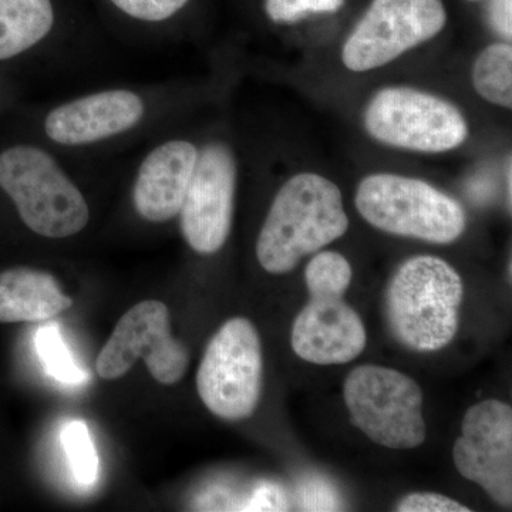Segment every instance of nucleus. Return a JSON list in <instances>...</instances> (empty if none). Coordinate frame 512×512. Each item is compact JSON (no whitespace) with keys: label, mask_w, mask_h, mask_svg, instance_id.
<instances>
[{"label":"nucleus","mask_w":512,"mask_h":512,"mask_svg":"<svg viewBox=\"0 0 512 512\" xmlns=\"http://www.w3.org/2000/svg\"><path fill=\"white\" fill-rule=\"evenodd\" d=\"M198 153L190 141L170 140L147 154L133 190L134 207L144 220L161 224L180 214Z\"/></svg>","instance_id":"nucleus-14"},{"label":"nucleus","mask_w":512,"mask_h":512,"mask_svg":"<svg viewBox=\"0 0 512 512\" xmlns=\"http://www.w3.org/2000/svg\"><path fill=\"white\" fill-rule=\"evenodd\" d=\"M474 89L497 106H512V46L494 43L485 47L473 66Z\"/></svg>","instance_id":"nucleus-17"},{"label":"nucleus","mask_w":512,"mask_h":512,"mask_svg":"<svg viewBox=\"0 0 512 512\" xmlns=\"http://www.w3.org/2000/svg\"><path fill=\"white\" fill-rule=\"evenodd\" d=\"M264 380L262 343L254 323L232 318L212 336L198 367L202 403L222 420L249 419L258 407Z\"/></svg>","instance_id":"nucleus-7"},{"label":"nucleus","mask_w":512,"mask_h":512,"mask_svg":"<svg viewBox=\"0 0 512 512\" xmlns=\"http://www.w3.org/2000/svg\"><path fill=\"white\" fill-rule=\"evenodd\" d=\"M144 113L146 104L137 93L104 90L67 101L49 111L45 133L60 146H90L127 133L140 123Z\"/></svg>","instance_id":"nucleus-13"},{"label":"nucleus","mask_w":512,"mask_h":512,"mask_svg":"<svg viewBox=\"0 0 512 512\" xmlns=\"http://www.w3.org/2000/svg\"><path fill=\"white\" fill-rule=\"evenodd\" d=\"M365 127L380 143L417 153H446L468 136L466 119L453 103L412 87L376 93L366 107Z\"/></svg>","instance_id":"nucleus-8"},{"label":"nucleus","mask_w":512,"mask_h":512,"mask_svg":"<svg viewBox=\"0 0 512 512\" xmlns=\"http://www.w3.org/2000/svg\"><path fill=\"white\" fill-rule=\"evenodd\" d=\"M345 0H265L266 15L276 23H295L312 15L338 12Z\"/></svg>","instance_id":"nucleus-20"},{"label":"nucleus","mask_w":512,"mask_h":512,"mask_svg":"<svg viewBox=\"0 0 512 512\" xmlns=\"http://www.w3.org/2000/svg\"><path fill=\"white\" fill-rule=\"evenodd\" d=\"M343 397L353 424L379 446L410 450L426 440L423 390L399 370L356 367L346 377Z\"/></svg>","instance_id":"nucleus-6"},{"label":"nucleus","mask_w":512,"mask_h":512,"mask_svg":"<svg viewBox=\"0 0 512 512\" xmlns=\"http://www.w3.org/2000/svg\"><path fill=\"white\" fill-rule=\"evenodd\" d=\"M55 276L30 268L0 274V323L43 322L72 308Z\"/></svg>","instance_id":"nucleus-15"},{"label":"nucleus","mask_w":512,"mask_h":512,"mask_svg":"<svg viewBox=\"0 0 512 512\" xmlns=\"http://www.w3.org/2000/svg\"><path fill=\"white\" fill-rule=\"evenodd\" d=\"M511 6L512 0H491L488 18L495 32L504 39L511 40Z\"/></svg>","instance_id":"nucleus-23"},{"label":"nucleus","mask_w":512,"mask_h":512,"mask_svg":"<svg viewBox=\"0 0 512 512\" xmlns=\"http://www.w3.org/2000/svg\"><path fill=\"white\" fill-rule=\"evenodd\" d=\"M458 473L501 507L512 504V409L500 400L470 407L453 448Z\"/></svg>","instance_id":"nucleus-12"},{"label":"nucleus","mask_w":512,"mask_h":512,"mask_svg":"<svg viewBox=\"0 0 512 512\" xmlns=\"http://www.w3.org/2000/svg\"><path fill=\"white\" fill-rule=\"evenodd\" d=\"M237 163L227 144L214 141L198 153L197 165L180 210L181 232L201 255L224 247L234 218Z\"/></svg>","instance_id":"nucleus-11"},{"label":"nucleus","mask_w":512,"mask_h":512,"mask_svg":"<svg viewBox=\"0 0 512 512\" xmlns=\"http://www.w3.org/2000/svg\"><path fill=\"white\" fill-rule=\"evenodd\" d=\"M130 18L141 22H164L173 18L190 0H110Z\"/></svg>","instance_id":"nucleus-21"},{"label":"nucleus","mask_w":512,"mask_h":512,"mask_svg":"<svg viewBox=\"0 0 512 512\" xmlns=\"http://www.w3.org/2000/svg\"><path fill=\"white\" fill-rule=\"evenodd\" d=\"M355 202L370 225L399 237L451 244L466 229L460 202L417 178L369 175L357 187Z\"/></svg>","instance_id":"nucleus-5"},{"label":"nucleus","mask_w":512,"mask_h":512,"mask_svg":"<svg viewBox=\"0 0 512 512\" xmlns=\"http://www.w3.org/2000/svg\"><path fill=\"white\" fill-rule=\"evenodd\" d=\"M62 441L76 480L84 485L93 484L97 478L99 460L86 424L83 421L67 424L62 433Z\"/></svg>","instance_id":"nucleus-19"},{"label":"nucleus","mask_w":512,"mask_h":512,"mask_svg":"<svg viewBox=\"0 0 512 512\" xmlns=\"http://www.w3.org/2000/svg\"><path fill=\"white\" fill-rule=\"evenodd\" d=\"M138 357L158 383L180 382L190 365V353L171 335L170 311L161 301H143L121 316L97 357V375L116 380L126 375Z\"/></svg>","instance_id":"nucleus-10"},{"label":"nucleus","mask_w":512,"mask_h":512,"mask_svg":"<svg viewBox=\"0 0 512 512\" xmlns=\"http://www.w3.org/2000/svg\"><path fill=\"white\" fill-rule=\"evenodd\" d=\"M348 228L338 185L319 174H298L276 194L256 241V258L269 274H288Z\"/></svg>","instance_id":"nucleus-1"},{"label":"nucleus","mask_w":512,"mask_h":512,"mask_svg":"<svg viewBox=\"0 0 512 512\" xmlns=\"http://www.w3.org/2000/svg\"><path fill=\"white\" fill-rule=\"evenodd\" d=\"M52 0H0V60H9L39 45L52 32Z\"/></svg>","instance_id":"nucleus-16"},{"label":"nucleus","mask_w":512,"mask_h":512,"mask_svg":"<svg viewBox=\"0 0 512 512\" xmlns=\"http://www.w3.org/2000/svg\"><path fill=\"white\" fill-rule=\"evenodd\" d=\"M309 302L293 322V352L313 365H343L362 355L367 333L359 313L345 301L352 266L339 252L313 256L305 269Z\"/></svg>","instance_id":"nucleus-3"},{"label":"nucleus","mask_w":512,"mask_h":512,"mask_svg":"<svg viewBox=\"0 0 512 512\" xmlns=\"http://www.w3.org/2000/svg\"><path fill=\"white\" fill-rule=\"evenodd\" d=\"M36 352L46 372L59 382L80 384L89 379V375L74 362L57 326L39 329L36 335Z\"/></svg>","instance_id":"nucleus-18"},{"label":"nucleus","mask_w":512,"mask_h":512,"mask_svg":"<svg viewBox=\"0 0 512 512\" xmlns=\"http://www.w3.org/2000/svg\"><path fill=\"white\" fill-rule=\"evenodd\" d=\"M0 188L23 224L40 237L70 238L89 224L90 208L82 191L43 148L16 144L2 151Z\"/></svg>","instance_id":"nucleus-4"},{"label":"nucleus","mask_w":512,"mask_h":512,"mask_svg":"<svg viewBox=\"0 0 512 512\" xmlns=\"http://www.w3.org/2000/svg\"><path fill=\"white\" fill-rule=\"evenodd\" d=\"M400 512H470L466 505L443 494L413 493L406 495L397 504Z\"/></svg>","instance_id":"nucleus-22"},{"label":"nucleus","mask_w":512,"mask_h":512,"mask_svg":"<svg viewBox=\"0 0 512 512\" xmlns=\"http://www.w3.org/2000/svg\"><path fill=\"white\" fill-rule=\"evenodd\" d=\"M470 2H473V0H470Z\"/></svg>","instance_id":"nucleus-25"},{"label":"nucleus","mask_w":512,"mask_h":512,"mask_svg":"<svg viewBox=\"0 0 512 512\" xmlns=\"http://www.w3.org/2000/svg\"><path fill=\"white\" fill-rule=\"evenodd\" d=\"M463 298V279L444 259H407L394 272L384 298L394 339L416 352L446 348L456 338Z\"/></svg>","instance_id":"nucleus-2"},{"label":"nucleus","mask_w":512,"mask_h":512,"mask_svg":"<svg viewBox=\"0 0 512 512\" xmlns=\"http://www.w3.org/2000/svg\"><path fill=\"white\" fill-rule=\"evenodd\" d=\"M447 23L441 0H372L343 45V64L369 72L439 35Z\"/></svg>","instance_id":"nucleus-9"},{"label":"nucleus","mask_w":512,"mask_h":512,"mask_svg":"<svg viewBox=\"0 0 512 512\" xmlns=\"http://www.w3.org/2000/svg\"><path fill=\"white\" fill-rule=\"evenodd\" d=\"M508 201H510L511 205V160H508Z\"/></svg>","instance_id":"nucleus-24"}]
</instances>
